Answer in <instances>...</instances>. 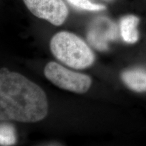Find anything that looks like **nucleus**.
I'll return each mask as SVG.
<instances>
[{
    "label": "nucleus",
    "instance_id": "f257e3e1",
    "mask_svg": "<svg viewBox=\"0 0 146 146\" xmlns=\"http://www.w3.org/2000/svg\"><path fill=\"white\" fill-rule=\"evenodd\" d=\"M46 94L23 74L0 69V121L36 123L48 114Z\"/></svg>",
    "mask_w": 146,
    "mask_h": 146
},
{
    "label": "nucleus",
    "instance_id": "f03ea898",
    "mask_svg": "<svg viewBox=\"0 0 146 146\" xmlns=\"http://www.w3.org/2000/svg\"><path fill=\"white\" fill-rule=\"evenodd\" d=\"M50 50L56 59L70 68L81 70L95 61L94 52L76 35L68 31L56 33L50 41Z\"/></svg>",
    "mask_w": 146,
    "mask_h": 146
},
{
    "label": "nucleus",
    "instance_id": "7ed1b4c3",
    "mask_svg": "<svg viewBox=\"0 0 146 146\" xmlns=\"http://www.w3.org/2000/svg\"><path fill=\"white\" fill-rule=\"evenodd\" d=\"M44 74L47 79L56 86L76 94L86 93L92 83L90 76L71 70L56 62L47 64Z\"/></svg>",
    "mask_w": 146,
    "mask_h": 146
},
{
    "label": "nucleus",
    "instance_id": "20e7f679",
    "mask_svg": "<svg viewBox=\"0 0 146 146\" xmlns=\"http://www.w3.org/2000/svg\"><path fill=\"white\" fill-rule=\"evenodd\" d=\"M34 16L45 20L55 26H60L68 15V10L62 0H23Z\"/></svg>",
    "mask_w": 146,
    "mask_h": 146
},
{
    "label": "nucleus",
    "instance_id": "39448f33",
    "mask_svg": "<svg viewBox=\"0 0 146 146\" xmlns=\"http://www.w3.org/2000/svg\"><path fill=\"white\" fill-rule=\"evenodd\" d=\"M118 27L107 17H98L89 25L87 31V41L91 46L99 51H106L110 41L118 37Z\"/></svg>",
    "mask_w": 146,
    "mask_h": 146
},
{
    "label": "nucleus",
    "instance_id": "423d86ee",
    "mask_svg": "<svg viewBox=\"0 0 146 146\" xmlns=\"http://www.w3.org/2000/svg\"><path fill=\"white\" fill-rule=\"evenodd\" d=\"M139 19L135 16L128 15L122 18L120 31L122 38L128 43H135L139 39L137 26Z\"/></svg>",
    "mask_w": 146,
    "mask_h": 146
},
{
    "label": "nucleus",
    "instance_id": "0eeeda50",
    "mask_svg": "<svg viewBox=\"0 0 146 146\" xmlns=\"http://www.w3.org/2000/svg\"><path fill=\"white\" fill-rule=\"evenodd\" d=\"M122 80L129 88L137 92L146 91V72L141 69H131L122 73Z\"/></svg>",
    "mask_w": 146,
    "mask_h": 146
},
{
    "label": "nucleus",
    "instance_id": "6e6552de",
    "mask_svg": "<svg viewBox=\"0 0 146 146\" xmlns=\"http://www.w3.org/2000/svg\"><path fill=\"white\" fill-rule=\"evenodd\" d=\"M14 127L8 123H0V145H13L16 143Z\"/></svg>",
    "mask_w": 146,
    "mask_h": 146
},
{
    "label": "nucleus",
    "instance_id": "1a4fd4ad",
    "mask_svg": "<svg viewBox=\"0 0 146 146\" xmlns=\"http://www.w3.org/2000/svg\"><path fill=\"white\" fill-rule=\"evenodd\" d=\"M71 5L78 10L86 11H102L106 9L104 5L92 3L89 0H66Z\"/></svg>",
    "mask_w": 146,
    "mask_h": 146
}]
</instances>
